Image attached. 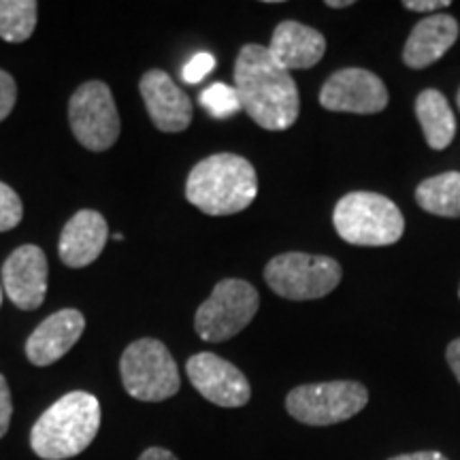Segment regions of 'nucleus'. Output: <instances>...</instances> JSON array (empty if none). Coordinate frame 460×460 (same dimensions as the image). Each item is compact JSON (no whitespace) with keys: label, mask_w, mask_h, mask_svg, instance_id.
I'll use <instances>...</instances> for the list:
<instances>
[{"label":"nucleus","mask_w":460,"mask_h":460,"mask_svg":"<svg viewBox=\"0 0 460 460\" xmlns=\"http://www.w3.org/2000/svg\"><path fill=\"white\" fill-rule=\"evenodd\" d=\"M234 90L241 111L250 115L264 130H288L301 111L296 82L281 68L269 48L247 43L234 62Z\"/></svg>","instance_id":"1"},{"label":"nucleus","mask_w":460,"mask_h":460,"mask_svg":"<svg viewBox=\"0 0 460 460\" xmlns=\"http://www.w3.org/2000/svg\"><path fill=\"white\" fill-rule=\"evenodd\" d=\"M101 430V402L75 390L41 413L31 430V447L43 460H66L88 450Z\"/></svg>","instance_id":"2"},{"label":"nucleus","mask_w":460,"mask_h":460,"mask_svg":"<svg viewBox=\"0 0 460 460\" xmlns=\"http://www.w3.org/2000/svg\"><path fill=\"white\" fill-rule=\"evenodd\" d=\"M258 177L237 154H214L190 171L186 199L207 216H233L256 200Z\"/></svg>","instance_id":"3"},{"label":"nucleus","mask_w":460,"mask_h":460,"mask_svg":"<svg viewBox=\"0 0 460 460\" xmlns=\"http://www.w3.org/2000/svg\"><path fill=\"white\" fill-rule=\"evenodd\" d=\"M337 234L349 245H393L405 233V217L393 200L377 192H349L332 211Z\"/></svg>","instance_id":"4"},{"label":"nucleus","mask_w":460,"mask_h":460,"mask_svg":"<svg viewBox=\"0 0 460 460\" xmlns=\"http://www.w3.org/2000/svg\"><path fill=\"white\" fill-rule=\"evenodd\" d=\"M119 376L132 399L160 402L180 393L181 377L169 348L152 337L132 341L119 360Z\"/></svg>","instance_id":"5"},{"label":"nucleus","mask_w":460,"mask_h":460,"mask_svg":"<svg viewBox=\"0 0 460 460\" xmlns=\"http://www.w3.org/2000/svg\"><path fill=\"white\" fill-rule=\"evenodd\" d=\"M341 264L331 256L288 252L269 261L264 281L275 295L288 301H315L341 284Z\"/></svg>","instance_id":"6"},{"label":"nucleus","mask_w":460,"mask_h":460,"mask_svg":"<svg viewBox=\"0 0 460 460\" xmlns=\"http://www.w3.org/2000/svg\"><path fill=\"white\" fill-rule=\"evenodd\" d=\"M369 402V390L358 382L303 384L286 396V410L307 427H331L358 416Z\"/></svg>","instance_id":"7"},{"label":"nucleus","mask_w":460,"mask_h":460,"mask_svg":"<svg viewBox=\"0 0 460 460\" xmlns=\"http://www.w3.org/2000/svg\"><path fill=\"white\" fill-rule=\"evenodd\" d=\"M258 307L261 296L250 281L222 279L199 307L194 329L207 343L228 341L254 320Z\"/></svg>","instance_id":"8"},{"label":"nucleus","mask_w":460,"mask_h":460,"mask_svg":"<svg viewBox=\"0 0 460 460\" xmlns=\"http://www.w3.org/2000/svg\"><path fill=\"white\" fill-rule=\"evenodd\" d=\"M75 139L90 152H107L119 137V113L105 82H85L68 102Z\"/></svg>","instance_id":"9"},{"label":"nucleus","mask_w":460,"mask_h":460,"mask_svg":"<svg viewBox=\"0 0 460 460\" xmlns=\"http://www.w3.org/2000/svg\"><path fill=\"white\" fill-rule=\"evenodd\" d=\"M320 105L337 113H379L388 107V88L367 68H341L322 85Z\"/></svg>","instance_id":"10"},{"label":"nucleus","mask_w":460,"mask_h":460,"mask_svg":"<svg viewBox=\"0 0 460 460\" xmlns=\"http://www.w3.org/2000/svg\"><path fill=\"white\" fill-rule=\"evenodd\" d=\"M186 373L199 394L214 405L243 407L252 396L250 382L243 373L217 354H194L186 362Z\"/></svg>","instance_id":"11"},{"label":"nucleus","mask_w":460,"mask_h":460,"mask_svg":"<svg viewBox=\"0 0 460 460\" xmlns=\"http://www.w3.org/2000/svg\"><path fill=\"white\" fill-rule=\"evenodd\" d=\"M48 256L39 245H22L3 264V288L22 312L39 309L48 295Z\"/></svg>","instance_id":"12"},{"label":"nucleus","mask_w":460,"mask_h":460,"mask_svg":"<svg viewBox=\"0 0 460 460\" xmlns=\"http://www.w3.org/2000/svg\"><path fill=\"white\" fill-rule=\"evenodd\" d=\"M143 102L154 126L163 132H183L192 124V101L169 77V73L152 68L139 84Z\"/></svg>","instance_id":"13"},{"label":"nucleus","mask_w":460,"mask_h":460,"mask_svg":"<svg viewBox=\"0 0 460 460\" xmlns=\"http://www.w3.org/2000/svg\"><path fill=\"white\" fill-rule=\"evenodd\" d=\"M85 331V318L77 309L51 314L26 339V356L34 367H49L71 352Z\"/></svg>","instance_id":"14"},{"label":"nucleus","mask_w":460,"mask_h":460,"mask_svg":"<svg viewBox=\"0 0 460 460\" xmlns=\"http://www.w3.org/2000/svg\"><path fill=\"white\" fill-rule=\"evenodd\" d=\"M109 239L107 220L99 211H77L62 228L58 256L71 269L90 267L105 250Z\"/></svg>","instance_id":"15"},{"label":"nucleus","mask_w":460,"mask_h":460,"mask_svg":"<svg viewBox=\"0 0 460 460\" xmlns=\"http://www.w3.org/2000/svg\"><path fill=\"white\" fill-rule=\"evenodd\" d=\"M269 54L288 73L312 68L326 54V39L324 34L312 26H305L295 20H286L275 26Z\"/></svg>","instance_id":"16"},{"label":"nucleus","mask_w":460,"mask_h":460,"mask_svg":"<svg viewBox=\"0 0 460 460\" xmlns=\"http://www.w3.org/2000/svg\"><path fill=\"white\" fill-rule=\"evenodd\" d=\"M460 26L456 17L437 13L424 17L413 26V31L402 48V62L410 68H427L435 65L456 43Z\"/></svg>","instance_id":"17"},{"label":"nucleus","mask_w":460,"mask_h":460,"mask_svg":"<svg viewBox=\"0 0 460 460\" xmlns=\"http://www.w3.org/2000/svg\"><path fill=\"white\" fill-rule=\"evenodd\" d=\"M416 115L422 126L424 139L433 149H446L456 137V118H454L450 102L439 90H424L416 99Z\"/></svg>","instance_id":"18"},{"label":"nucleus","mask_w":460,"mask_h":460,"mask_svg":"<svg viewBox=\"0 0 460 460\" xmlns=\"http://www.w3.org/2000/svg\"><path fill=\"white\" fill-rule=\"evenodd\" d=\"M416 200L427 214L460 217V172L450 171L424 180L416 188Z\"/></svg>","instance_id":"19"},{"label":"nucleus","mask_w":460,"mask_h":460,"mask_svg":"<svg viewBox=\"0 0 460 460\" xmlns=\"http://www.w3.org/2000/svg\"><path fill=\"white\" fill-rule=\"evenodd\" d=\"M34 0H0V39L7 43H24L37 28Z\"/></svg>","instance_id":"20"},{"label":"nucleus","mask_w":460,"mask_h":460,"mask_svg":"<svg viewBox=\"0 0 460 460\" xmlns=\"http://www.w3.org/2000/svg\"><path fill=\"white\" fill-rule=\"evenodd\" d=\"M200 107L209 111L211 118L228 119L241 111V101L237 90L226 84H211L199 94Z\"/></svg>","instance_id":"21"},{"label":"nucleus","mask_w":460,"mask_h":460,"mask_svg":"<svg viewBox=\"0 0 460 460\" xmlns=\"http://www.w3.org/2000/svg\"><path fill=\"white\" fill-rule=\"evenodd\" d=\"M22 217H24V205L17 192L7 183L0 181V233H7L20 226Z\"/></svg>","instance_id":"22"},{"label":"nucleus","mask_w":460,"mask_h":460,"mask_svg":"<svg viewBox=\"0 0 460 460\" xmlns=\"http://www.w3.org/2000/svg\"><path fill=\"white\" fill-rule=\"evenodd\" d=\"M214 66H216V58L214 56L205 54V51H203V54H197L192 58V60L188 62L186 66H183V71H181L183 82H186V84H200L207 77V75L214 71Z\"/></svg>","instance_id":"23"},{"label":"nucleus","mask_w":460,"mask_h":460,"mask_svg":"<svg viewBox=\"0 0 460 460\" xmlns=\"http://www.w3.org/2000/svg\"><path fill=\"white\" fill-rule=\"evenodd\" d=\"M17 102V85L15 79L7 71L0 68V122L9 118Z\"/></svg>","instance_id":"24"},{"label":"nucleus","mask_w":460,"mask_h":460,"mask_svg":"<svg viewBox=\"0 0 460 460\" xmlns=\"http://www.w3.org/2000/svg\"><path fill=\"white\" fill-rule=\"evenodd\" d=\"M11 416H13V401H11V390L7 379L0 373V439L7 435Z\"/></svg>","instance_id":"25"},{"label":"nucleus","mask_w":460,"mask_h":460,"mask_svg":"<svg viewBox=\"0 0 460 460\" xmlns=\"http://www.w3.org/2000/svg\"><path fill=\"white\" fill-rule=\"evenodd\" d=\"M402 7L416 11V13H430L435 9H447L450 7V0H405Z\"/></svg>","instance_id":"26"},{"label":"nucleus","mask_w":460,"mask_h":460,"mask_svg":"<svg viewBox=\"0 0 460 460\" xmlns=\"http://www.w3.org/2000/svg\"><path fill=\"white\" fill-rule=\"evenodd\" d=\"M446 358H447V365H450L452 373L460 382V339H454V341L447 345Z\"/></svg>","instance_id":"27"},{"label":"nucleus","mask_w":460,"mask_h":460,"mask_svg":"<svg viewBox=\"0 0 460 460\" xmlns=\"http://www.w3.org/2000/svg\"><path fill=\"white\" fill-rule=\"evenodd\" d=\"M139 460H180L175 454L164 450V447H147L146 452L141 454Z\"/></svg>","instance_id":"28"},{"label":"nucleus","mask_w":460,"mask_h":460,"mask_svg":"<svg viewBox=\"0 0 460 460\" xmlns=\"http://www.w3.org/2000/svg\"><path fill=\"white\" fill-rule=\"evenodd\" d=\"M390 460H447L441 452H413V454H401Z\"/></svg>","instance_id":"29"},{"label":"nucleus","mask_w":460,"mask_h":460,"mask_svg":"<svg viewBox=\"0 0 460 460\" xmlns=\"http://www.w3.org/2000/svg\"><path fill=\"white\" fill-rule=\"evenodd\" d=\"M354 0H326V7L331 9H345V7H352Z\"/></svg>","instance_id":"30"},{"label":"nucleus","mask_w":460,"mask_h":460,"mask_svg":"<svg viewBox=\"0 0 460 460\" xmlns=\"http://www.w3.org/2000/svg\"><path fill=\"white\" fill-rule=\"evenodd\" d=\"M456 102H458V109H460V90H458V94H456Z\"/></svg>","instance_id":"31"},{"label":"nucleus","mask_w":460,"mask_h":460,"mask_svg":"<svg viewBox=\"0 0 460 460\" xmlns=\"http://www.w3.org/2000/svg\"><path fill=\"white\" fill-rule=\"evenodd\" d=\"M0 305H3V288H0Z\"/></svg>","instance_id":"32"},{"label":"nucleus","mask_w":460,"mask_h":460,"mask_svg":"<svg viewBox=\"0 0 460 460\" xmlns=\"http://www.w3.org/2000/svg\"><path fill=\"white\" fill-rule=\"evenodd\" d=\"M458 296H460V288H458Z\"/></svg>","instance_id":"33"}]
</instances>
